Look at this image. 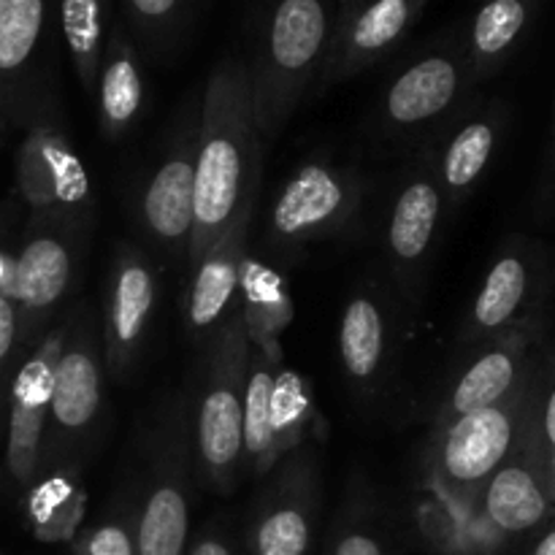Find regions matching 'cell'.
Segmentation results:
<instances>
[{
	"label": "cell",
	"instance_id": "cell-1",
	"mask_svg": "<svg viewBox=\"0 0 555 555\" xmlns=\"http://www.w3.org/2000/svg\"><path fill=\"white\" fill-rule=\"evenodd\" d=\"M263 177V135L255 119L244 60L222 57L201 92L198 152H195L193 266L247 206L258 204Z\"/></svg>",
	"mask_w": 555,
	"mask_h": 555
},
{
	"label": "cell",
	"instance_id": "cell-2",
	"mask_svg": "<svg viewBox=\"0 0 555 555\" xmlns=\"http://www.w3.org/2000/svg\"><path fill=\"white\" fill-rule=\"evenodd\" d=\"M334 22L331 0H266L253 54L244 60L263 141L287 128L323 74Z\"/></svg>",
	"mask_w": 555,
	"mask_h": 555
},
{
	"label": "cell",
	"instance_id": "cell-3",
	"mask_svg": "<svg viewBox=\"0 0 555 555\" xmlns=\"http://www.w3.org/2000/svg\"><path fill=\"white\" fill-rule=\"evenodd\" d=\"M253 356L236 312L204 341L198 388L193 396V453L206 488L228 493L242 475L244 379Z\"/></svg>",
	"mask_w": 555,
	"mask_h": 555
},
{
	"label": "cell",
	"instance_id": "cell-4",
	"mask_svg": "<svg viewBox=\"0 0 555 555\" xmlns=\"http://www.w3.org/2000/svg\"><path fill=\"white\" fill-rule=\"evenodd\" d=\"M369 179L350 163L314 157L301 163L276 190L263 222V244L274 255H298L345 238L361 220Z\"/></svg>",
	"mask_w": 555,
	"mask_h": 555
},
{
	"label": "cell",
	"instance_id": "cell-5",
	"mask_svg": "<svg viewBox=\"0 0 555 555\" xmlns=\"http://www.w3.org/2000/svg\"><path fill=\"white\" fill-rule=\"evenodd\" d=\"M477 98L464 38H448L401 65L377 103V133L396 144L437 139Z\"/></svg>",
	"mask_w": 555,
	"mask_h": 555
},
{
	"label": "cell",
	"instance_id": "cell-6",
	"mask_svg": "<svg viewBox=\"0 0 555 555\" xmlns=\"http://www.w3.org/2000/svg\"><path fill=\"white\" fill-rule=\"evenodd\" d=\"M90 225L92 211H30L14 244L11 282V296L22 314V347H36L43 339L54 309L76 285Z\"/></svg>",
	"mask_w": 555,
	"mask_h": 555
},
{
	"label": "cell",
	"instance_id": "cell-7",
	"mask_svg": "<svg viewBox=\"0 0 555 555\" xmlns=\"http://www.w3.org/2000/svg\"><path fill=\"white\" fill-rule=\"evenodd\" d=\"M531 377L499 404L434 428L428 453L431 480L453 507L472 513L482 486L513 455L529 410Z\"/></svg>",
	"mask_w": 555,
	"mask_h": 555
},
{
	"label": "cell",
	"instance_id": "cell-8",
	"mask_svg": "<svg viewBox=\"0 0 555 555\" xmlns=\"http://www.w3.org/2000/svg\"><path fill=\"white\" fill-rule=\"evenodd\" d=\"M444 209L448 201L434 171L431 146H426L401 171L383 231L388 269L406 304L421 301Z\"/></svg>",
	"mask_w": 555,
	"mask_h": 555
},
{
	"label": "cell",
	"instance_id": "cell-9",
	"mask_svg": "<svg viewBox=\"0 0 555 555\" xmlns=\"http://www.w3.org/2000/svg\"><path fill=\"white\" fill-rule=\"evenodd\" d=\"M547 328L551 318L542 307L520 323L504 328L502 334L472 345L469 361L455 374L453 385L439 404L434 428L513 396L537 369V361L545 350Z\"/></svg>",
	"mask_w": 555,
	"mask_h": 555
},
{
	"label": "cell",
	"instance_id": "cell-10",
	"mask_svg": "<svg viewBox=\"0 0 555 555\" xmlns=\"http://www.w3.org/2000/svg\"><path fill=\"white\" fill-rule=\"evenodd\" d=\"M198 114L201 98L184 103L163 157L139 193V222L146 236L163 253L184 260L193 238Z\"/></svg>",
	"mask_w": 555,
	"mask_h": 555
},
{
	"label": "cell",
	"instance_id": "cell-11",
	"mask_svg": "<svg viewBox=\"0 0 555 555\" xmlns=\"http://www.w3.org/2000/svg\"><path fill=\"white\" fill-rule=\"evenodd\" d=\"M320 513V469L314 448L293 450L255 507L247 529L249 555H312Z\"/></svg>",
	"mask_w": 555,
	"mask_h": 555
},
{
	"label": "cell",
	"instance_id": "cell-12",
	"mask_svg": "<svg viewBox=\"0 0 555 555\" xmlns=\"http://www.w3.org/2000/svg\"><path fill=\"white\" fill-rule=\"evenodd\" d=\"M68 320L52 325L43 339L22 358L9 388V428H5V469L16 486L36 480L43 459V439L52 412L54 369L63 350Z\"/></svg>",
	"mask_w": 555,
	"mask_h": 555
},
{
	"label": "cell",
	"instance_id": "cell-13",
	"mask_svg": "<svg viewBox=\"0 0 555 555\" xmlns=\"http://www.w3.org/2000/svg\"><path fill=\"white\" fill-rule=\"evenodd\" d=\"M157 307V271L150 255L130 242L114 247L103 298V361L114 379L139 363Z\"/></svg>",
	"mask_w": 555,
	"mask_h": 555
},
{
	"label": "cell",
	"instance_id": "cell-14",
	"mask_svg": "<svg viewBox=\"0 0 555 555\" xmlns=\"http://www.w3.org/2000/svg\"><path fill=\"white\" fill-rule=\"evenodd\" d=\"M16 195L30 211H92V184L85 160L52 112L27 125L14 160Z\"/></svg>",
	"mask_w": 555,
	"mask_h": 555
},
{
	"label": "cell",
	"instance_id": "cell-15",
	"mask_svg": "<svg viewBox=\"0 0 555 555\" xmlns=\"http://www.w3.org/2000/svg\"><path fill=\"white\" fill-rule=\"evenodd\" d=\"M431 0H345L336 11L334 36L320 85L363 74L393 52Z\"/></svg>",
	"mask_w": 555,
	"mask_h": 555
},
{
	"label": "cell",
	"instance_id": "cell-16",
	"mask_svg": "<svg viewBox=\"0 0 555 555\" xmlns=\"http://www.w3.org/2000/svg\"><path fill=\"white\" fill-rule=\"evenodd\" d=\"M65 320L68 331L54 369L52 412L47 428L52 442L85 437L95 426L103 404V347L98 345V325L92 312L76 309Z\"/></svg>",
	"mask_w": 555,
	"mask_h": 555
},
{
	"label": "cell",
	"instance_id": "cell-17",
	"mask_svg": "<svg viewBox=\"0 0 555 555\" xmlns=\"http://www.w3.org/2000/svg\"><path fill=\"white\" fill-rule=\"evenodd\" d=\"M545 258L526 242H509L491 269L461 323V341L466 347L502 334L537 309L545 307Z\"/></svg>",
	"mask_w": 555,
	"mask_h": 555
},
{
	"label": "cell",
	"instance_id": "cell-18",
	"mask_svg": "<svg viewBox=\"0 0 555 555\" xmlns=\"http://www.w3.org/2000/svg\"><path fill=\"white\" fill-rule=\"evenodd\" d=\"M507 130L502 101L475 98L437 139L431 141L434 171L448 206H461L486 179Z\"/></svg>",
	"mask_w": 555,
	"mask_h": 555
},
{
	"label": "cell",
	"instance_id": "cell-19",
	"mask_svg": "<svg viewBox=\"0 0 555 555\" xmlns=\"http://www.w3.org/2000/svg\"><path fill=\"white\" fill-rule=\"evenodd\" d=\"M255 215H258V204L247 206L222 233L220 242L211 244L190 266L193 274L184 287L182 318L184 328L201 345L215 331H220L222 323L238 309V280H242V266L249 253V228H253Z\"/></svg>",
	"mask_w": 555,
	"mask_h": 555
},
{
	"label": "cell",
	"instance_id": "cell-20",
	"mask_svg": "<svg viewBox=\"0 0 555 555\" xmlns=\"http://www.w3.org/2000/svg\"><path fill=\"white\" fill-rule=\"evenodd\" d=\"M52 0H0V108L11 125H30L49 112L38 92L36 57Z\"/></svg>",
	"mask_w": 555,
	"mask_h": 555
},
{
	"label": "cell",
	"instance_id": "cell-21",
	"mask_svg": "<svg viewBox=\"0 0 555 555\" xmlns=\"http://www.w3.org/2000/svg\"><path fill=\"white\" fill-rule=\"evenodd\" d=\"M472 513H477L488 534L496 540L529 537L545 529L555 518V502L545 486V477L520 439L513 455L477 493Z\"/></svg>",
	"mask_w": 555,
	"mask_h": 555
},
{
	"label": "cell",
	"instance_id": "cell-22",
	"mask_svg": "<svg viewBox=\"0 0 555 555\" xmlns=\"http://www.w3.org/2000/svg\"><path fill=\"white\" fill-rule=\"evenodd\" d=\"M182 421L168 423V439L152 469L144 502L135 509V551L139 555H188L190 502L184 475Z\"/></svg>",
	"mask_w": 555,
	"mask_h": 555
},
{
	"label": "cell",
	"instance_id": "cell-23",
	"mask_svg": "<svg viewBox=\"0 0 555 555\" xmlns=\"http://www.w3.org/2000/svg\"><path fill=\"white\" fill-rule=\"evenodd\" d=\"M393 318L377 287H358L339 318V361L358 393H372L388 374Z\"/></svg>",
	"mask_w": 555,
	"mask_h": 555
},
{
	"label": "cell",
	"instance_id": "cell-24",
	"mask_svg": "<svg viewBox=\"0 0 555 555\" xmlns=\"http://www.w3.org/2000/svg\"><path fill=\"white\" fill-rule=\"evenodd\" d=\"M144 68L125 22H114L95 76L98 128L108 141H119L135 128L144 112Z\"/></svg>",
	"mask_w": 555,
	"mask_h": 555
},
{
	"label": "cell",
	"instance_id": "cell-25",
	"mask_svg": "<svg viewBox=\"0 0 555 555\" xmlns=\"http://www.w3.org/2000/svg\"><path fill=\"white\" fill-rule=\"evenodd\" d=\"M238 314L253 352L280 363L282 334L296 318V307L285 274L258 255L247 253L244 258L238 280Z\"/></svg>",
	"mask_w": 555,
	"mask_h": 555
},
{
	"label": "cell",
	"instance_id": "cell-26",
	"mask_svg": "<svg viewBox=\"0 0 555 555\" xmlns=\"http://www.w3.org/2000/svg\"><path fill=\"white\" fill-rule=\"evenodd\" d=\"M542 0H482L464 36L477 85L504 68L524 43Z\"/></svg>",
	"mask_w": 555,
	"mask_h": 555
},
{
	"label": "cell",
	"instance_id": "cell-27",
	"mask_svg": "<svg viewBox=\"0 0 555 555\" xmlns=\"http://www.w3.org/2000/svg\"><path fill=\"white\" fill-rule=\"evenodd\" d=\"M87 515V488L68 466L41 469L25 493V520L38 542H70Z\"/></svg>",
	"mask_w": 555,
	"mask_h": 555
},
{
	"label": "cell",
	"instance_id": "cell-28",
	"mask_svg": "<svg viewBox=\"0 0 555 555\" xmlns=\"http://www.w3.org/2000/svg\"><path fill=\"white\" fill-rule=\"evenodd\" d=\"M282 363L285 361H269L258 352L249 356L242 415V472L247 475H269L282 461L271 426V388Z\"/></svg>",
	"mask_w": 555,
	"mask_h": 555
},
{
	"label": "cell",
	"instance_id": "cell-29",
	"mask_svg": "<svg viewBox=\"0 0 555 555\" xmlns=\"http://www.w3.org/2000/svg\"><path fill=\"white\" fill-rule=\"evenodd\" d=\"M112 0H60V27L81 90L92 95L112 30Z\"/></svg>",
	"mask_w": 555,
	"mask_h": 555
},
{
	"label": "cell",
	"instance_id": "cell-30",
	"mask_svg": "<svg viewBox=\"0 0 555 555\" xmlns=\"http://www.w3.org/2000/svg\"><path fill=\"white\" fill-rule=\"evenodd\" d=\"M520 442L540 466L555 502V345H545L531 377L529 410H526Z\"/></svg>",
	"mask_w": 555,
	"mask_h": 555
},
{
	"label": "cell",
	"instance_id": "cell-31",
	"mask_svg": "<svg viewBox=\"0 0 555 555\" xmlns=\"http://www.w3.org/2000/svg\"><path fill=\"white\" fill-rule=\"evenodd\" d=\"M271 426H274L280 459L304 448L320 428V412L312 388L301 374L285 369V363L276 369L274 388H271Z\"/></svg>",
	"mask_w": 555,
	"mask_h": 555
},
{
	"label": "cell",
	"instance_id": "cell-32",
	"mask_svg": "<svg viewBox=\"0 0 555 555\" xmlns=\"http://www.w3.org/2000/svg\"><path fill=\"white\" fill-rule=\"evenodd\" d=\"M188 5L190 0H122L125 27L152 52H160L182 27Z\"/></svg>",
	"mask_w": 555,
	"mask_h": 555
},
{
	"label": "cell",
	"instance_id": "cell-33",
	"mask_svg": "<svg viewBox=\"0 0 555 555\" xmlns=\"http://www.w3.org/2000/svg\"><path fill=\"white\" fill-rule=\"evenodd\" d=\"M68 545L70 555H139L135 551V509L87 526Z\"/></svg>",
	"mask_w": 555,
	"mask_h": 555
},
{
	"label": "cell",
	"instance_id": "cell-34",
	"mask_svg": "<svg viewBox=\"0 0 555 555\" xmlns=\"http://www.w3.org/2000/svg\"><path fill=\"white\" fill-rule=\"evenodd\" d=\"M331 555H388V551L372 520L358 515V518L339 520V529L331 542Z\"/></svg>",
	"mask_w": 555,
	"mask_h": 555
},
{
	"label": "cell",
	"instance_id": "cell-35",
	"mask_svg": "<svg viewBox=\"0 0 555 555\" xmlns=\"http://www.w3.org/2000/svg\"><path fill=\"white\" fill-rule=\"evenodd\" d=\"M22 347L20 304L9 293H0V388L14 377V363Z\"/></svg>",
	"mask_w": 555,
	"mask_h": 555
},
{
	"label": "cell",
	"instance_id": "cell-36",
	"mask_svg": "<svg viewBox=\"0 0 555 555\" xmlns=\"http://www.w3.org/2000/svg\"><path fill=\"white\" fill-rule=\"evenodd\" d=\"M537 206H540L542 215H553L555 211V101L551 128H547L545 160H542V173L540 182H537Z\"/></svg>",
	"mask_w": 555,
	"mask_h": 555
},
{
	"label": "cell",
	"instance_id": "cell-37",
	"mask_svg": "<svg viewBox=\"0 0 555 555\" xmlns=\"http://www.w3.org/2000/svg\"><path fill=\"white\" fill-rule=\"evenodd\" d=\"M188 555H236V551H233L228 537L222 534L217 526H206V529L195 537L193 545L188 547Z\"/></svg>",
	"mask_w": 555,
	"mask_h": 555
},
{
	"label": "cell",
	"instance_id": "cell-38",
	"mask_svg": "<svg viewBox=\"0 0 555 555\" xmlns=\"http://www.w3.org/2000/svg\"><path fill=\"white\" fill-rule=\"evenodd\" d=\"M529 555H555V518L540 531V537H537V542L531 545Z\"/></svg>",
	"mask_w": 555,
	"mask_h": 555
},
{
	"label": "cell",
	"instance_id": "cell-39",
	"mask_svg": "<svg viewBox=\"0 0 555 555\" xmlns=\"http://www.w3.org/2000/svg\"><path fill=\"white\" fill-rule=\"evenodd\" d=\"M11 128V119L5 117V112L3 108H0V141H3V135H5V130Z\"/></svg>",
	"mask_w": 555,
	"mask_h": 555
}]
</instances>
